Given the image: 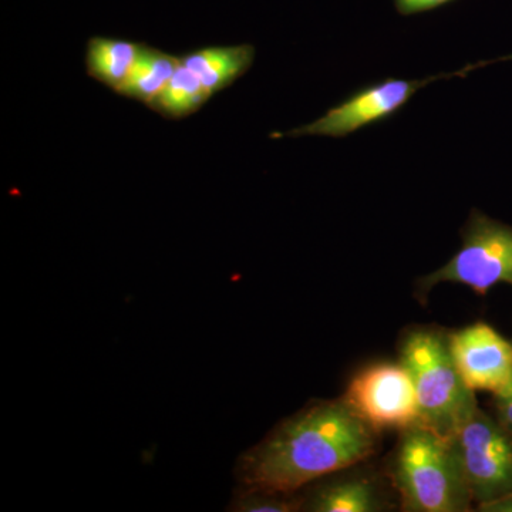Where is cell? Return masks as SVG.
<instances>
[{
	"label": "cell",
	"instance_id": "1",
	"mask_svg": "<svg viewBox=\"0 0 512 512\" xmlns=\"http://www.w3.org/2000/svg\"><path fill=\"white\" fill-rule=\"evenodd\" d=\"M375 450L376 431L345 400L320 402L286 419L247 451L239 460L238 476L247 490L293 494L356 466Z\"/></svg>",
	"mask_w": 512,
	"mask_h": 512
},
{
	"label": "cell",
	"instance_id": "2",
	"mask_svg": "<svg viewBox=\"0 0 512 512\" xmlns=\"http://www.w3.org/2000/svg\"><path fill=\"white\" fill-rule=\"evenodd\" d=\"M390 477L406 512H467L470 488L451 437L423 423L400 431Z\"/></svg>",
	"mask_w": 512,
	"mask_h": 512
},
{
	"label": "cell",
	"instance_id": "3",
	"mask_svg": "<svg viewBox=\"0 0 512 512\" xmlns=\"http://www.w3.org/2000/svg\"><path fill=\"white\" fill-rule=\"evenodd\" d=\"M400 363L412 377L420 423L451 437L477 409L476 392L458 373L447 336L437 330H413L404 338Z\"/></svg>",
	"mask_w": 512,
	"mask_h": 512
},
{
	"label": "cell",
	"instance_id": "4",
	"mask_svg": "<svg viewBox=\"0 0 512 512\" xmlns=\"http://www.w3.org/2000/svg\"><path fill=\"white\" fill-rule=\"evenodd\" d=\"M463 244L446 265L416 282V295L426 301L440 284L466 285L481 295L493 286H512V227L478 210L471 211L461 231Z\"/></svg>",
	"mask_w": 512,
	"mask_h": 512
},
{
	"label": "cell",
	"instance_id": "5",
	"mask_svg": "<svg viewBox=\"0 0 512 512\" xmlns=\"http://www.w3.org/2000/svg\"><path fill=\"white\" fill-rule=\"evenodd\" d=\"M474 503L512 493V433L480 409L451 436Z\"/></svg>",
	"mask_w": 512,
	"mask_h": 512
},
{
	"label": "cell",
	"instance_id": "6",
	"mask_svg": "<svg viewBox=\"0 0 512 512\" xmlns=\"http://www.w3.org/2000/svg\"><path fill=\"white\" fill-rule=\"evenodd\" d=\"M494 62L495 60L468 64L467 67L458 70V72L436 74V76L427 77L423 80H386V82L367 87L362 92L356 93L355 96L343 101L339 106L330 109L318 120L305 124V126L293 128L292 131L279 134L278 137L322 136L342 138L349 136L359 128L392 116L397 110L406 106L414 94L426 87L427 84L437 82V80L463 77L467 73L478 69V67L487 66V64Z\"/></svg>",
	"mask_w": 512,
	"mask_h": 512
},
{
	"label": "cell",
	"instance_id": "7",
	"mask_svg": "<svg viewBox=\"0 0 512 512\" xmlns=\"http://www.w3.org/2000/svg\"><path fill=\"white\" fill-rule=\"evenodd\" d=\"M343 400L376 433L402 431L420 421L413 380L402 363H380L357 373Z\"/></svg>",
	"mask_w": 512,
	"mask_h": 512
},
{
	"label": "cell",
	"instance_id": "8",
	"mask_svg": "<svg viewBox=\"0 0 512 512\" xmlns=\"http://www.w3.org/2000/svg\"><path fill=\"white\" fill-rule=\"evenodd\" d=\"M458 373L474 392L498 393L512 376V339L477 322L447 335Z\"/></svg>",
	"mask_w": 512,
	"mask_h": 512
},
{
	"label": "cell",
	"instance_id": "9",
	"mask_svg": "<svg viewBox=\"0 0 512 512\" xmlns=\"http://www.w3.org/2000/svg\"><path fill=\"white\" fill-rule=\"evenodd\" d=\"M181 63L195 74L210 96L227 89L251 69L255 47L251 45L202 47L181 56Z\"/></svg>",
	"mask_w": 512,
	"mask_h": 512
},
{
	"label": "cell",
	"instance_id": "10",
	"mask_svg": "<svg viewBox=\"0 0 512 512\" xmlns=\"http://www.w3.org/2000/svg\"><path fill=\"white\" fill-rule=\"evenodd\" d=\"M303 505L315 512H377L387 507L379 484L367 476L335 478L316 488Z\"/></svg>",
	"mask_w": 512,
	"mask_h": 512
},
{
	"label": "cell",
	"instance_id": "11",
	"mask_svg": "<svg viewBox=\"0 0 512 512\" xmlns=\"http://www.w3.org/2000/svg\"><path fill=\"white\" fill-rule=\"evenodd\" d=\"M140 43L114 37L94 36L87 43V74L117 94L136 63Z\"/></svg>",
	"mask_w": 512,
	"mask_h": 512
},
{
	"label": "cell",
	"instance_id": "12",
	"mask_svg": "<svg viewBox=\"0 0 512 512\" xmlns=\"http://www.w3.org/2000/svg\"><path fill=\"white\" fill-rule=\"evenodd\" d=\"M180 63V57L140 43L136 63L123 89L120 90V96L150 106L170 82Z\"/></svg>",
	"mask_w": 512,
	"mask_h": 512
},
{
	"label": "cell",
	"instance_id": "13",
	"mask_svg": "<svg viewBox=\"0 0 512 512\" xmlns=\"http://www.w3.org/2000/svg\"><path fill=\"white\" fill-rule=\"evenodd\" d=\"M210 97L195 74L180 63L163 92L148 107L165 119L181 120L197 113Z\"/></svg>",
	"mask_w": 512,
	"mask_h": 512
},
{
	"label": "cell",
	"instance_id": "14",
	"mask_svg": "<svg viewBox=\"0 0 512 512\" xmlns=\"http://www.w3.org/2000/svg\"><path fill=\"white\" fill-rule=\"evenodd\" d=\"M303 507L292 494L274 491L247 490L234 504L235 511L247 512H291Z\"/></svg>",
	"mask_w": 512,
	"mask_h": 512
},
{
	"label": "cell",
	"instance_id": "15",
	"mask_svg": "<svg viewBox=\"0 0 512 512\" xmlns=\"http://www.w3.org/2000/svg\"><path fill=\"white\" fill-rule=\"evenodd\" d=\"M494 417L512 433V376L503 390L493 394Z\"/></svg>",
	"mask_w": 512,
	"mask_h": 512
},
{
	"label": "cell",
	"instance_id": "16",
	"mask_svg": "<svg viewBox=\"0 0 512 512\" xmlns=\"http://www.w3.org/2000/svg\"><path fill=\"white\" fill-rule=\"evenodd\" d=\"M478 511L484 512H512V493L503 495L497 500L488 501V503L478 504Z\"/></svg>",
	"mask_w": 512,
	"mask_h": 512
}]
</instances>
